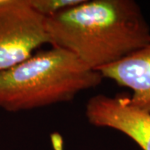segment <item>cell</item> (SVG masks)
I'll return each mask as SVG.
<instances>
[{
    "label": "cell",
    "mask_w": 150,
    "mask_h": 150,
    "mask_svg": "<svg viewBox=\"0 0 150 150\" xmlns=\"http://www.w3.org/2000/svg\"><path fill=\"white\" fill-rule=\"evenodd\" d=\"M50 44L98 70L144 47L150 28L134 0H82L46 18Z\"/></svg>",
    "instance_id": "cell-1"
},
{
    "label": "cell",
    "mask_w": 150,
    "mask_h": 150,
    "mask_svg": "<svg viewBox=\"0 0 150 150\" xmlns=\"http://www.w3.org/2000/svg\"><path fill=\"white\" fill-rule=\"evenodd\" d=\"M103 79L74 54L52 46L0 72V108L20 112L69 102Z\"/></svg>",
    "instance_id": "cell-2"
},
{
    "label": "cell",
    "mask_w": 150,
    "mask_h": 150,
    "mask_svg": "<svg viewBox=\"0 0 150 150\" xmlns=\"http://www.w3.org/2000/svg\"><path fill=\"white\" fill-rule=\"evenodd\" d=\"M50 43L46 18L29 0H0V72L25 61Z\"/></svg>",
    "instance_id": "cell-3"
},
{
    "label": "cell",
    "mask_w": 150,
    "mask_h": 150,
    "mask_svg": "<svg viewBox=\"0 0 150 150\" xmlns=\"http://www.w3.org/2000/svg\"><path fill=\"white\" fill-rule=\"evenodd\" d=\"M85 116L92 125L117 130L150 150V113L134 106L129 97L94 95L86 103Z\"/></svg>",
    "instance_id": "cell-4"
},
{
    "label": "cell",
    "mask_w": 150,
    "mask_h": 150,
    "mask_svg": "<svg viewBox=\"0 0 150 150\" xmlns=\"http://www.w3.org/2000/svg\"><path fill=\"white\" fill-rule=\"evenodd\" d=\"M98 72L103 79L131 89L130 103L150 113V39L144 47Z\"/></svg>",
    "instance_id": "cell-5"
},
{
    "label": "cell",
    "mask_w": 150,
    "mask_h": 150,
    "mask_svg": "<svg viewBox=\"0 0 150 150\" xmlns=\"http://www.w3.org/2000/svg\"><path fill=\"white\" fill-rule=\"evenodd\" d=\"M38 13L48 18L79 4L82 0H29Z\"/></svg>",
    "instance_id": "cell-6"
}]
</instances>
